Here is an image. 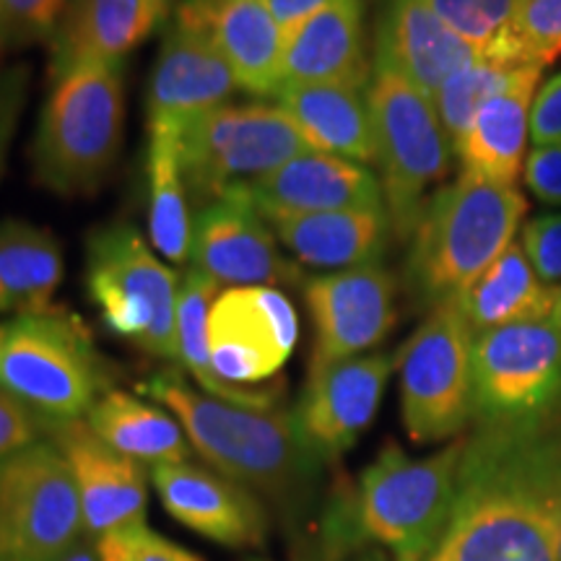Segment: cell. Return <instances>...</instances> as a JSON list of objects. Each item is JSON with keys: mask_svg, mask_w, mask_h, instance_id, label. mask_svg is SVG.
Wrapping results in <instances>:
<instances>
[{"mask_svg": "<svg viewBox=\"0 0 561 561\" xmlns=\"http://www.w3.org/2000/svg\"><path fill=\"white\" fill-rule=\"evenodd\" d=\"M278 107L291 117L312 151L375 164L369 87L351 83H284Z\"/></svg>", "mask_w": 561, "mask_h": 561, "instance_id": "484cf974", "label": "cell"}, {"mask_svg": "<svg viewBox=\"0 0 561 561\" xmlns=\"http://www.w3.org/2000/svg\"><path fill=\"white\" fill-rule=\"evenodd\" d=\"M553 305V286L538 276L520 242H512L483 276L458 299L473 333L515 322L549 320Z\"/></svg>", "mask_w": 561, "mask_h": 561, "instance_id": "83f0119b", "label": "cell"}, {"mask_svg": "<svg viewBox=\"0 0 561 561\" xmlns=\"http://www.w3.org/2000/svg\"><path fill=\"white\" fill-rule=\"evenodd\" d=\"M182 128L178 125H149V234L153 248L170 263L185 265L193 255L195 219L191 214V191L182 174L180 157Z\"/></svg>", "mask_w": 561, "mask_h": 561, "instance_id": "f546056e", "label": "cell"}, {"mask_svg": "<svg viewBox=\"0 0 561 561\" xmlns=\"http://www.w3.org/2000/svg\"><path fill=\"white\" fill-rule=\"evenodd\" d=\"M310 151L278 104H224L182 128L180 157L195 203L244 195L276 167Z\"/></svg>", "mask_w": 561, "mask_h": 561, "instance_id": "9c48e42d", "label": "cell"}, {"mask_svg": "<svg viewBox=\"0 0 561 561\" xmlns=\"http://www.w3.org/2000/svg\"><path fill=\"white\" fill-rule=\"evenodd\" d=\"M481 55L510 68L549 66L561 55V0H517L510 30Z\"/></svg>", "mask_w": 561, "mask_h": 561, "instance_id": "d6a6232c", "label": "cell"}, {"mask_svg": "<svg viewBox=\"0 0 561 561\" xmlns=\"http://www.w3.org/2000/svg\"><path fill=\"white\" fill-rule=\"evenodd\" d=\"M140 390L180 419L203 460L252 494L289 504L314 479L320 460L299 437L294 413L206 396L187 388L178 371H159Z\"/></svg>", "mask_w": 561, "mask_h": 561, "instance_id": "7a4b0ae2", "label": "cell"}, {"mask_svg": "<svg viewBox=\"0 0 561 561\" xmlns=\"http://www.w3.org/2000/svg\"><path fill=\"white\" fill-rule=\"evenodd\" d=\"M100 561H201L193 551L167 541L146 525L115 530L96 541Z\"/></svg>", "mask_w": 561, "mask_h": 561, "instance_id": "74e56055", "label": "cell"}, {"mask_svg": "<svg viewBox=\"0 0 561 561\" xmlns=\"http://www.w3.org/2000/svg\"><path fill=\"white\" fill-rule=\"evenodd\" d=\"M430 561H450V559H445V557H442V553L437 551V553H434V557H432Z\"/></svg>", "mask_w": 561, "mask_h": 561, "instance_id": "681fc988", "label": "cell"}, {"mask_svg": "<svg viewBox=\"0 0 561 561\" xmlns=\"http://www.w3.org/2000/svg\"><path fill=\"white\" fill-rule=\"evenodd\" d=\"M424 3L479 53L510 30L517 9V0H424Z\"/></svg>", "mask_w": 561, "mask_h": 561, "instance_id": "d590c367", "label": "cell"}, {"mask_svg": "<svg viewBox=\"0 0 561 561\" xmlns=\"http://www.w3.org/2000/svg\"><path fill=\"white\" fill-rule=\"evenodd\" d=\"M60 561H96V559H94V551H91V543L79 541Z\"/></svg>", "mask_w": 561, "mask_h": 561, "instance_id": "bcb514c9", "label": "cell"}, {"mask_svg": "<svg viewBox=\"0 0 561 561\" xmlns=\"http://www.w3.org/2000/svg\"><path fill=\"white\" fill-rule=\"evenodd\" d=\"M149 3L153 9V16H157V21L161 24V21L170 16V13L178 9V5L185 3V0H149Z\"/></svg>", "mask_w": 561, "mask_h": 561, "instance_id": "f6af8a7d", "label": "cell"}, {"mask_svg": "<svg viewBox=\"0 0 561 561\" xmlns=\"http://www.w3.org/2000/svg\"><path fill=\"white\" fill-rule=\"evenodd\" d=\"M561 416V333L551 320L476 333L473 421L486 432L530 430Z\"/></svg>", "mask_w": 561, "mask_h": 561, "instance_id": "30bf717a", "label": "cell"}, {"mask_svg": "<svg viewBox=\"0 0 561 561\" xmlns=\"http://www.w3.org/2000/svg\"><path fill=\"white\" fill-rule=\"evenodd\" d=\"M81 533L73 471L50 439L0 462V561H60Z\"/></svg>", "mask_w": 561, "mask_h": 561, "instance_id": "7c38bea8", "label": "cell"}, {"mask_svg": "<svg viewBox=\"0 0 561 561\" xmlns=\"http://www.w3.org/2000/svg\"><path fill=\"white\" fill-rule=\"evenodd\" d=\"M151 481L174 520L210 541L231 549H252L265 541L261 500L227 476L193 462H170L153 466Z\"/></svg>", "mask_w": 561, "mask_h": 561, "instance_id": "ffe728a7", "label": "cell"}, {"mask_svg": "<svg viewBox=\"0 0 561 561\" xmlns=\"http://www.w3.org/2000/svg\"><path fill=\"white\" fill-rule=\"evenodd\" d=\"M314 561H388L382 546L369 541L354 507V491L339 489L328 507Z\"/></svg>", "mask_w": 561, "mask_h": 561, "instance_id": "e575fe53", "label": "cell"}, {"mask_svg": "<svg viewBox=\"0 0 561 561\" xmlns=\"http://www.w3.org/2000/svg\"><path fill=\"white\" fill-rule=\"evenodd\" d=\"M276 234L244 195H227L195 216L191 268L219 286H276L297 278Z\"/></svg>", "mask_w": 561, "mask_h": 561, "instance_id": "e0dca14e", "label": "cell"}, {"mask_svg": "<svg viewBox=\"0 0 561 561\" xmlns=\"http://www.w3.org/2000/svg\"><path fill=\"white\" fill-rule=\"evenodd\" d=\"M369 110L375 128V164L392 237L411 240L426 195L453 167V140L432 96L390 70L371 68Z\"/></svg>", "mask_w": 561, "mask_h": 561, "instance_id": "52a82bcc", "label": "cell"}, {"mask_svg": "<svg viewBox=\"0 0 561 561\" xmlns=\"http://www.w3.org/2000/svg\"><path fill=\"white\" fill-rule=\"evenodd\" d=\"M541 76L543 68H523L507 89L483 104L471 128L455 146L462 174L515 185L528 157L530 110L541 89Z\"/></svg>", "mask_w": 561, "mask_h": 561, "instance_id": "d4e9b609", "label": "cell"}, {"mask_svg": "<svg viewBox=\"0 0 561 561\" xmlns=\"http://www.w3.org/2000/svg\"><path fill=\"white\" fill-rule=\"evenodd\" d=\"M549 320L559 328V333H561V284L553 286V305H551V318Z\"/></svg>", "mask_w": 561, "mask_h": 561, "instance_id": "7dc6e473", "label": "cell"}, {"mask_svg": "<svg viewBox=\"0 0 561 561\" xmlns=\"http://www.w3.org/2000/svg\"><path fill=\"white\" fill-rule=\"evenodd\" d=\"M520 70L523 68L502 66V62L489 60L481 55L479 60L458 70V73L445 81V87L434 94V107H437L439 121L453 140V149L471 128L483 104L507 89Z\"/></svg>", "mask_w": 561, "mask_h": 561, "instance_id": "836d02e7", "label": "cell"}, {"mask_svg": "<svg viewBox=\"0 0 561 561\" xmlns=\"http://www.w3.org/2000/svg\"><path fill=\"white\" fill-rule=\"evenodd\" d=\"M396 276L382 263L331 271L307 280L305 297L314 325L310 369L364 356L396 325Z\"/></svg>", "mask_w": 561, "mask_h": 561, "instance_id": "5bb4252c", "label": "cell"}, {"mask_svg": "<svg viewBox=\"0 0 561 561\" xmlns=\"http://www.w3.org/2000/svg\"><path fill=\"white\" fill-rule=\"evenodd\" d=\"M559 561H561V543H559Z\"/></svg>", "mask_w": 561, "mask_h": 561, "instance_id": "f907efd6", "label": "cell"}, {"mask_svg": "<svg viewBox=\"0 0 561 561\" xmlns=\"http://www.w3.org/2000/svg\"><path fill=\"white\" fill-rule=\"evenodd\" d=\"M468 439L430 458H409L396 442L364 468L354 507L369 541L396 561H430L450 528Z\"/></svg>", "mask_w": 561, "mask_h": 561, "instance_id": "5b68a950", "label": "cell"}, {"mask_svg": "<svg viewBox=\"0 0 561 561\" xmlns=\"http://www.w3.org/2000/svg\"><path fill=\"white\" fill-rule=\"evenodd\" d=\"M265 221L278 216L385 208L380 178L359 161L305 151L257 180L244 193Z\"/></svg>", "mask_w": 561, "mask_h": 561, "instance_id": "d6986e66", "label": "cell"}, {"mask_svg": "<svg viewBox=\"0 0 561 561\" xmlns=\"http://www.w3.org/2000/svg\"><path fill=\"white\" fill-rule=\"evenodd\" d=\"M47 439L66 455L73 471L87 538L102 541L115 530L144 525L149 483L140 462L104 445L87 419L47 421Z\"/></svg>", "mask_w": 561, "mask_h": 561, "instance_id": "2e32d148", "label": "cell"}, {"mask_svg": "<svg viewBox=\"0 0 561 561\" xmlns=\"http://www.w3.org/2000/svg\"><path fill=\"white\" fill-rule=\"evenodd\" d=\"M178 16L208 32L240 89L276 96L284 81L286 34L265 0H185Z\"/></svg>", "mask_w": 561, "mask_h": 561, "instance_id": "7402d4cb", "label": "cell"}, {"mask_svg": "<svg viewBox=\"0 0 561 561\" xmlns=\"http://www.w3.org/2000/svg\"><path fill=\"white\" fill-rule=\"evenodd\" d=\"M265 3H268V9L276 16L284 34H289L297 30L301 21L314 16L320 9L331 5L333 0H265Z\"/></svg>", "mask_w": 561, "mask_h": 561, "instance_id": "ee69618b", "label": "cell"}, {"mask_svg": "<svg viewBox=\"0 0 561 561\" xmlns=\"http://www.w3.org/2000/svg\"><path fill=\"white\" fill-rule=\"evenodd\" d=\"M0 53H3V16H0Z\"/></svg>", "mask_w": 561, "mask_h": 561, "instance_id": "c3c4849f", "label": "cell"}, {"mask_svg": "<svg viewBox=\"0 0 561 561\" xmlns=\"http://www.w3.org/2000/svg\"><path fill=\"white\" fill-rule=\"evenodd\" d=\"M479 58L471 42L453 32L424 0H388L385 5L371 68L401 76L434 100L450 76Z\"/></svg>", "mask_w": 561, "mask_h": 561, "instance_id": "44dd1931", "label": "cell"}, {"mask_svg": "<svg viewBox=\"0 0 561 561\" xmlns=\"http://www.w3.org/2000/svg\"><path fill=\"white\" fill-rule=\"evenodd\" d=\"M68 0H0L3 53L24 50L50 39Z\"/></svg>", "mask_w": 561, "mask_h": 561, "instance_id": "8d00e7d4", "label": "cell"}, {"mask_svg": "<svg viewBox=\"0 0 561 561\" xmlns=\"http://www.w3.org/2000/svg\"><path fill=\"white\" fill-rule=\"evenodd\" d=\"M87 424L112 450L151 468L191 458L187 434L178 421L123 390L104 392L87 413Z\"/></svg>", "mask_w": 561, "mask_h": 561, "instance_id": "4dcf8cb0", "label": "cell"}, {"mask_svg": "<svg viewBox=\"0 0 561 561\" xmlns=\"http://www.w3.org/2000/svg\"><path fill=\"white\" fill-rule=\"evenodd\" d=\"M396 367L398 354L377 351L310 369L294 421L314 458L333 460L356 445L375 421L385 385Z\"/></svg>", "mask_w": 561, "mask_h": 561, "instance_id": "9a60e30c", "label": "cell"}, {"mask_svg": "<svg viewBox=\"0 0 561 561\" xmlns=\"http://www.w3.org/2000/svg\"><path fill=\"white\" fill-rule=\"evenodd\" d=\"M123 66H87L53 81L32 144L34 180L87 195L107 180L123 144Z\"/></svg>", "mask_w": 561, "mask_h": 561, "instance_id": "277c9868", "label": "cell"}, {"mask_svg": "<svg viewBox=\"0 0 561 561\" xmlns=\"http://www.w3.org/2000/svg\"><path fill=\"white\" fill-rule=\"evenodd\" d=\"M240 91L219 47L193 21L178 16L167 32L149 83V125L185 128L206 112L229 104Z\"/></svg>", "mask_w": 561, "mask_h": 561, "instance_id": "ac0fdd59", "label": "cell"}, {"mask_svg": "<svg viewBox=\"0 0 561 561\" xmlns=\"http://www.w3.org/2000/svg\"><path fill=\"white\" fill-rule=\"evenodd\" d=\"M528 201L517 185L460 174L426 201L405 257V294L419 310L458 301L523 229Z\"/></svg>", "mask_w": 561, "mask_h": 561, "instance_id": "3957f363", "label": "cell"}, {"mask_svg": "<svg viewBox=\"0 0 561 561\" xmlns=\"http://www.w3.org/2000/svg\"><path fill=\"white\" fill-rule=\"evenodd\" d=\"M530 140L533 146L561 144V70L541 83L530 110Z\"/></svg>", "mask_w": 561, "mask_h": 561, "instance_id": "7bdbcfd3", "label": "cell"}, {"mask_svg": "<svg viewBox=\"0 0 561 561\" xmlns=\"http://www.w3.org/2000/svg\"><path fill=\"white\" fill-rule=\"evenodd\" d=\"M284 83L369 87L371 62L362 0H333L286 34Z\"/></svg>", "mask_w": 561, "mask_h": 561, "instance_id": "cb8c5ba5", "label": "cell"}, {"mask_svg": "<svg viewBox=\"0 0 561 561\" xmlns=\"http://www.w3.org/2000/svg\"><path fill=\"white\" fill-rule=\"evenodd\" d=\"M520 244L546 284H561V214H543L525 221Z\"/></svg>", "mask_w": 561, "mask_h": 561, "instance_id": "f35d334b", "label": "cell"}, {"mask_svg": "<svg viewBox=\"0 0 561 561\" xmlns=\"http://www.w3.org/2000/svg\"><path fill=\"white\" fill-rule=\"evenodd\" d=\"M523 180L538 201L561 208V144L533 146L525 157Z\"/></svg>", "mask_w": 561, "mask_h": 561, "instance_id": "b9f144b4", "label": "cell"}, {"mask_svg": "<svg viewBox=\"0 0 561 561\" xmlns=\"http://www.w3.org/2000/svg\"><path fill=\"white\" fill-rule=\"evenodd\" d=\"M219 297V284L203 276L201 271L187 268L182 273L180 305H178V346L182 367L193 375L206 396L221 398V401L250 405V409H271L280 396V385L273 388H242L229 385L210 367L208 351V312Z\"/></svg>", "mask_w": 561, "mask_h": 561, "instance_id": "1f68e13d", "label": "cell"}, {"mask_svg": "<svg viewBox=\"0 0 561 561\" xmlns=\"http://www.w3.org/2000/svg\"><path fill=\"white\" fill-rule=\"evenodd\" d=\"M180 286L130 224L115 221L89 237L87 289L104 325L159 359L180 362Z\"/></svg>", "mask_w": 561, "mask_h": 561, "instance_id": "ba28073f", "label": "cell"}, {"mask_svg": "<svg viewBox=\"0 0 561 561\" xmlns=\"http://www.w3.org/2000/svg\"><path fill=\"white\" fill-rule=\"evenodd\" d=\"M559 543L561 416L530 430H479L437 551L450 561H559Z\"/></svg>", "mask_w": 561, "mask_h": 561, "instance_id": "6da1fadb", "label": "cell"}, {"mask_svg": "<svg viewBox=\"0 0 561 561\" xmlns=\"http://www.w3.org/2000/svg\"><path fill=\"white\" fill-rule=\"evenodd\" d=\"M26 94H30V68L24 62L0 68V178H3L19 117L24 112Z\"/></svg>", "mask_w": 561, "mask_h": 561, "instance_id": "60d3db41", "label": "cell"}, {"mask_svg": "<svg viewBox=\"0 0 561 561\" xmlns=\"http://www.w3.org/2000/svg\"><path fill=\"white\" fill-rule=\"evenodd\" d=\"M107 385V364L79 320L53 310L0 320V388L42 419H87Z\"/></svg>", "mask_w": 561, "mask_h": 561, "instance_id": "8992f818", "label": "cell"}, {"mask_svg": "<svg viewBox=\"0 0 561 561\" xmlns=\"http://www.w3.org/2000/svg\"><path fill=\"white\" fill-rule=\"evenodd\" d=\"M47 439V419L0 388V462Z\"/></svg>", "mask_w": 561, "mask_h": 561, "instance_id": "ab89813d", "label": "cell"}, {"mask_svg": "<svg viewBox=\"0 0 561 561\" xmlns=\"http://www.w3.org/2000/svg\"><path fill=\"white\" fill-rule=\"evenodd\" d=\"M62 280V250L50 231L0 221V314L50 312Z\"/></svg>", "mask_w": 561, "mask_h": 561, "instance_id": "f1b7e54d", "label": "cell"}, {"mask_svg": "<svg viewBox=\"0 0 561 561\" xmlns=\"http://www.w3.org/2000/svg\"><path fill=\"white\" fill-rule=\"evenodd\" d=\"M473 341L458 301H447L398 354L403 426L419 445L458 437L473 419Z\"/></svg>", "mask_w": 561, "mask_h": 561, "instance_id": "8fae6325", "label": "cell"}, {"mask_svg": "<svg viewBox=\"0 0 561 561\" xmlns=\"http://www.w3.org/2000/svg\"><path fill=\"white\" fill-rule=\"evenodd\" d=\"M278 242L299 263L314 268L346 271L356 265L380 263L392 227L385 208H348L325 214L278 216L271 219Z\"/></svg>", "mask_w": 561, "mask_h": 561, "instance_id": "4316f807", "label": "cell"}, {"mask_svg": "<svg viewBox=\"0 0 561 561\" xmlns=\"http://www.w3.org/2000/svg\"><path fill=\"white\" fill-rule=\"evenodd\" d=\"M157 26L149 0H68L47 39L50 79L87 66H123Z\"/></svg>", "mask_w": 561, "mask_h": 561, "instance_id": "603a6c76", "label": "cell"}, {"mask_svg": "<svg viewBox=\"0 0 561 561\" xmlns=\"http://www.w3.org/2000/svg\"><path fill=\"white\" fill-rule=\"evenodd\" d=\"M297 339V312L276 286H234L210 305V367L229 385L271 380L289 362Z\"/></svg>", "mask_w": 561, "mask_h": 561, "instance_id": "4fadbf2b", "label": "cell"}]
</instances>
